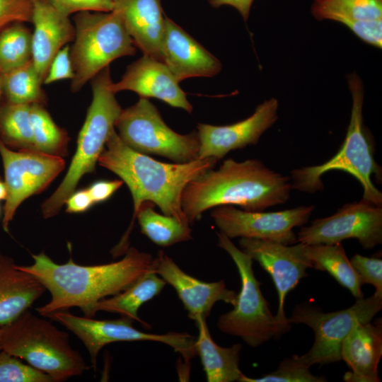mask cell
Masks as SVG:
<instances>
[{"label": "cell", "mask_w": 382, "mask_h": 382, "mask_svg": "<svg viewBox=\"0 0 382 382\" xmlns=\"http://www.w3.org/2000/svg\"><path fill=\"white\" fill-rule=\"evenodd\" d=\"M33 264L17 267L37 278L51 294L50 301L36 308L42 317L55 312L79 308L87 317H94L93 308L100 300L114 296L153 271L154 257L129 248L120 260L97 265H81L71 257L57 264L44 251L33 254Z\"/></svg>", "instance_id": "obj_1"}, {"label": "cell", "mask_w": 382, "mask_h": 382, "mask_svg": "<svg viewBox=\"0 0 382 382\" xmlns=\"http://www.w3.org/2000/svg\"><path fill=\"white\" fill-rule=\"evenodd\" d=\"M217 161L206 158L184 163L161 162L129 148L115 129L98 163L127 185L133 199L134 213L127 231L111 251L113 257L125 253L129 248L128 240L136 214L146 202L157 205L163 214L190 224L181 205L183 190L191 180L213 168Z\"/></svg>", "instance_id": "obj_2"}, {"label": "cell", "mask_w": 382, "mask_h": 382, "mask_svg": "<svg viewBox=\"0 0 382 382\" xmlns=\"http://www.w3.org/2000/svg\"><path fill=\"white\" fill-rule=\"evenodd\" d=\"M290 177L277 173L257 159L238 162L228 158L218 170L209 169L185 187L181 205L190 224L204 212L219 206H238L262 212L290 198Z\"/></svg>", "instance_id": "obj_3"}, {"label": "cell", "mask_w": 382, "mask_h": 382, "mask_svg": "<svg viewBox=\"0 0 382 382\" xmlns=\"http://www.w3.org/2000/svg\"><path fill=\"white\" fill-rule=\"evenodd\" d=\"M352 96L351 117L343 144L337 154L325 163L296 168L291 172L292 189L313 193L323 189L321 177L331 170H342L353 175L363 188L362 200L382 205V193L374 186L371 175L381 176V168L374 156L373 142L364 124V88L355 74L347 77Z\"/></svg>", "instance_id": "obj_4"}, {"label": "cell", "mask_w": 382, "mask_h": 382, "mask_svg": "<svg viewBox=\"0 0 382 382\" xmlns=\"http://www.w3.org/2000/svg\"><path fill=\"white\" fill-rule=\"evenodd\" d=\"M91 81L92 100L78 136L76 152L62 181L41 204L45 219L56 216L66 199L75 191L80 180L86 174L95 171L98 158L122 110L115 93L110 89L112 81L109 66Z\"/></svg>", "instance_id": "obj_5"}, {"label": "cell", "mask_w": 382, "mask_h": 382, "mask_svg": "<svg viewBox=\"0 0 382 382\" xmlns=\"http://www.w3.org/2000/svg\"><path fill=\"white\" fill-rule=\"evenodd\" d=\"M1 340L2 350L26 361L55 382L80 376L89 369L71 347L67 332L28 311L1 326Z\"/></svg>", "instance_id": "obj_6"}, {"label": "cell", "mask_w": 382, "mask_h": 382, "mask_svg": "<svg viewBox=\"0 0 382 382\" xmlns=\"http://www.w3.org/2000/svg\"><path fill=\"white\" fill-rule=\"evenodd\" d=\"M75 36L70 48L74 76L70 88L79 92L114 60L136 53V46L120 14L83 11L74 17Z\"/></svg>", "instance_id": "obj_7"}, {"label": "cell", "mask_w": 382, "mask_h": 382, "mask_svg": "<svg viewBox=\"0 0 382 382\" xmlns=\"http://www.w3.org/2000/svg\"><path fill=\"white\" fill-rule=\"evenodd\" d=\"M216 234L218 245L231 257L241 283L233 309L219 318L218 328L225 334L241 337L252 347L278 338L290 330L291 323L280 320L272 314L262 294L261 284L254 274L250 256L238 248L222 233Z\"/></svg>", "instance_id": "obj_8"}, {"label": "cell", "mask_w": 382, "mask_h": 382, "mask_svg": "<svg viewBox=\"0 0 382 382\" xmlns=\"http://www.w3.org/2000/svg\"><path fill=\"white\" fill-rule=\"evenodd\" d=\"M117 134L129 148L144 154H154L184 163L199 158L197 132L180 134L163 121L149 98H140L122 110L115 123Z\"/></svg>", "instance_id": "obj_9"}, {"label": "cell", "mask_w": 382, "mask_h": 382, "mask_svg": "<svg viewBox=\"0 0 382 382\" xmlns=\"http://www.w3.org/2000/svg\"><path fill=\"white\" fill-rule=\"evenodd\" d=\"M357 299L352 306L330 313L322 312L317 306L306 303L294 307L289 322L305 324L315 334L312 347L303 355L311 366L342 360V342L354 325L371 322L382 308V297L372 295Z\"/></svg>", "instance_id": "obj_10"}, {"label": "cell", "mask_w": 382, "mask_h": 382, "mask_svg": "<svg viewBox=\"0 0 382 382\" xmlns=\"http://www.w3.org/2000/svg\"><path fill=\"white\" fill-rule=\"evenodd\" d=\"M49 318L59 322L71 331L88 350L93 368L102 348L117 342L152 341L166 344L178 352L186 363L196 354V337L183 332L151 334L137 330L130 318L121 316L115 320H96L93 317L75 316L68 311H57Z\"/></svg>", "instance_id": "obj_11"}, {"label": "cell", "mask_w": 382, "mask_h": 382, "mask_svg": "<svg viewBox=\"0 0 382 382\" xmlns=\"http://www.w3.org/2000/svg\"><path fill=\"white\" fill-rule=\"evenodd\" d=\"M0 156L7 189L2 227L8 233L18 207L28 197L47 188L64 170L65 161L63 157L37 151L13 150L1 139Z\"/></svg>", "instance_id": "obj_12"}, {"label": "cell", "mask_w": 382, "mask_h": 382, "mask_svg": "<svg viewBox=\"0 0 382 382\" xmlns=\"http://www.w3.org/2000/svg\"><path fill=\"white\" fill-rule=\"evenodd\" d=\"M314 209L309 205L263 212L224 205L214 207L211 216L220 232L230 239L240 237L293 245L298 243L293 228L306 224Z\"/></svg>", "instance_id": "obj_13"}, {"label": "cell", "mask_w": 382, "mask_h": 382, "mask_svg": "<svg viewBox=\"0 0 382 382\" xmlns=\"http://www.w3.org/2000/svg\"><path fill=\"white\" fill-rule=\"evenodd\" d=\"M304 244H334L348 238L357 239L364 249L382 243V207L361 200L348 203L334 214L313 221L297 233Z\"/></svg>", "instance_id": "obj_14"}, {"label": "cell", "mask_w": 382, "mask_h": 382, "mask_svg": "<svg viewBox=\"0 0 382 382\" xmlns=\"http://www.w3.org/2000/svg\"><path fill=\"white\" fill-rule=\"evenodd\" d=\"M239 245L244 253L257 261L271 276L278 294L276 317L289 321L284 313L286 294L308 274L306 270L313 268L305 253L304 243L284 245L270 241L241 238Z\"/></svg>", "instance_id": "obj_15"}, {"label": "cell", "mask_w": 382, "mask_h": 382, "mask_svg": "<svg viewBox=\"0 0 382 382\" xmlns=\"http://www.w3.org/2000/svg\"><path fill=\"white\" fill-rule=\"evenodd\" d=\"M278 100L270 98L257 106L248 118L225 126L199 123V158H214L218 161L233 150L256 145L262 134L278 119Z\"/></svg>", "instance_id": "obj_16"}, {"label": "cell", "mask_w": 382, "mask_h": 382, "mask_svg": "<svg viewBox=\"0 0 382 382\" xmlns=\"http://www.w3.org/2000/svg\"><path fill=\"white\" fill-rule=\"evenodd\" d=\"M153 272L175 289L189 318L195 321L206 320L218 301L236 304L237 294L228 289L224 280L201 281L182 270L163 250H158L154 257Z\"/></svg>", "instance_id": "obj_17"}, {"label": "cell", "mask_w": 382, "mask_h": 382, "mask_svg": "<svg viewBox=\"0 0 382 382\" xmlns=\"http://www.w3.org/2000/svg\"><path fill=\"white\" fill-rule=\"evenodd\" d=\"M110 89L115 93L131 91L140 98H157L172 107L189 113L192 112V105L186 93L166 64L147 55L143 54L129 64L122 79L118 82H112Z\"/></svg>", "instance_id": "obj_18"}, {"label": "cell", "mask_w": 382, "mask_h": 382, "mask_svg": "<svg viewBox=\"0 0 382 382\" xmlns=\"http://www.w3.org/2000/svg\"><path fill=\"white\" fill-rule=\"evenodd\" d=\"M31 59L42 82L57 53L75 36L74 23L48 0H33Z\"/></svg>", "instance_id": "obj_19"}, {"label": "cell", "mask_w": 382, "mask_h": 382, "mask_svg": "<svg viewBox=\"0 0 382 382\" xmlns=\"http://www.w3.org/2000/svg\"><path fill=\"white\" fill-rule=\"evenodd\" d=\"M163 62L175 79L212 77L221 70V62L171 19L166 16Z\"/></svg>", "instance_id": "obj_20"}, {"label": "cell", "mask_w": 382, "mask_h": 382, "mask_svg": "<svg viewBox=\"0 0 382 382\" xmlns=\"http://www.w3.org/2000/svg\"><path fill=\"white\" fill-rule=\"evenodd\" d=\"M313 16L347 25L364 42L382 47V0H314Z\"/></svg>", "instance_id": "obj_21"}, {"label": "cell", "mask_w": 382, "mask_h": 382, "mask_svg": "<svg viewBox=\"0 0 382 382\" xmlns=\"http://www.w3.org/2000/svg\"><path fill=\"white\" fill-rule=\"evenodd\" d=\"M113 4L136 47L163 62L166 16L161 0H113Z\"/></svg>", "instance_id": "obj_22"}, {"label": "cell", "mask_w": 382, "mask_h": 382, "mask_svg": "<svg viewBox=\"0 0 382 382\" xmlns=\"http://www.w3.org/2000/svg\"><path fill=\"white\" fill-rule=\"evenodd\" d=\"M381 357V318L374 323H357L341 347L342 359L351 369L344 375V381L379 382L378 366Z\"/></svg>", "instance_id": "obj_23"}, {"label": "cell", "mask_w": 382, "mask_h": 382, "mask_svg": "<svg viewBox=\"0 0 382 382\" xmlns=\"http://www.w3.org/2000/svg\"><path fill=\"white\" fill-rule=\"evenodd\" d=\"M45 290L37 278L18 269L12 257L0 252V326L28 311Z\"/></svg>", "instance_id": "obj_24"}, {"label": "cell", "mask_w": 382, "mask_h": 382, "mask_svg": "<svg viewBox=\"0 0 382 382\" xmlns=\"http://www.w3.org/2000/svg\"><path fill=\"white\" fill-rule=\"evenodd\" d=\"M198 329L195 349L208 382L239 381L244 375L239 369L241 344L229 347L218 345L212 338L205 319L195 321Z\"/></svg>", "instance_id": "obj_25"}, {"label": "cell", "mask_w": 382, "mask_h": 382, "mask_svg": "<svg viewBox=\"0 0 382 382\" xmlns=\"http://www.w3.org/2000/svg\"><path fill=\"white\" fill-rule=\"evenodd\" d=\"M166 284L163 278L151 271L122 291L96 303L93 308V316L98 311L117 313L149 326L139 317L138 311L144 303L159 295Z\"/></svg>", "instance_id": "obj_26"}, {"label": "cell", "mask_w": 382, "mask_h": 382, "mask_svg": "<svg viewBox=\"0 0 382 382\" xmlns=\"http://www.w3.org/2000/svg\"><path fill=\"white\" fill-rule=\"evenodd\" d=\"M305 253L314 269L327 271L339 284L357 299L364 297L363 283L347 258L341 243L334 244H304Z\"/></svg>", "instance_id": "obj_27"}, {"label": "cell", "mask_w": 382, "mask_h": 382, "mask_svg": "<svg viewBox=\"0 0 382 382\" xmlns=\"http://www.w3.org/2000/svg\"><path fill=\"white\" fill-rule=\"evenodd\" d=\"M154 204L143 203L138 210L137 218L143 234L153 243L168 247L192 239L190 224L183 223L175 217L155 212Z\"/></svg>", "instance_id": "obj_28"}, {"label": "cell", "mask_w": 382, "mask_h": 382, "mask_svg": "<svg viewBox=\"0 0 382 382\" xmlns=\"http://www.w3.org/2000/svg\"><path fill=\"white\" fill-rule=\"evenodd\" d=\"M0 139L13 150L36 151L30 121V105L8 102L1 105Z\"/></svg>", "instance_id": "obj_29"}, {"label": "cell", "mask_w": 382, "mask_h": 382, "mask_svg": "<svg viewBox=\"0 0 382 382\" xmlns=\"http://www.w3.org/2000/svg\"><path fill=\"white\" fill-rule=\"evenodd\" d=\"M2 92L6 102L17 104L45 103L43 84L32 59L1 74Z\"/></svg>", "instance_id": "obj_30"}, {"label": "cell", "mask_w": 382, "mask_h": 382, "mask_svg": "<svg viewBox=\"0 0 382 382\" xmlns=\"http://www.w3.org/2000/svg\"><path fill=\"white\" fill-rule=\"evenodd\" d=\"M30 121L35 150L64 157L67 155V132L52 120L43 105H30Z\"/></svg>", "instance_id": "obj_31"}, {"label": "cell", "mask_w": 382, "mask_h": 382, "mask_svg": "<svg viewBox=\"0 0 382 382\" xmlns=\"http://www.w3.org/2000/svg\"><path fill=\"white\" fill-rule=\"evenodd\" d=\"M31 32L24 23H11L0 31V73L31 59Z\"/></svg>", "instance_id": "obj_32"}, {"label": "cell", "mask_w": 382, "mask_h": 382, "mask_svg": "<svg viewBox=\"0 0 382 382\" xmlns=\"http://www.w3.org/2000/svg\"><path fill=\"white\" fill-rule=\"evenodd\" d=\"M311 366L301 356L286 357L273 372L260 378H252L243 375L240 382H324L323 376L313 375L310 371Z\"/></svg>", "instance_id": "obj_33"}, {"label": "cell", "mask_w": 382, "mask_h": 382, "mask_svg": "<svg viewBox=\"0 0 382 382\" xmlns=\"http://www.w3.org/2000/svg\"><path fill=\"white\" fill-rule=\"evenodd\" d=\"M0 382H55L47 374L23 363L18 357L0 351Z\"/></svg>", "instance_id": "obj_34"}, {"label": "cell", "mask_w": 382, "mask_h": 382, "mask_svg": "<svg viewBox=\"0 0 382 382\" xmlns=\"http://www.w3.org/2000/svg\"><path fill=\"white\" fill-rule=\"evenodd\" d=\"M350 262L364 284H369L376 289L374 296L382 297V260L355 254Z\"/></svg>", "instance_id": "obj_35"}, {"label": "cell", "mask_w": 382, "mask_h": 382, "mask_svg": "<svg viewBox=\"0 0 382 382\" xmlns=\"http://www.w3.org/2000/svg\"><path fill=\"white\" fill-rule=\"evenodd\" d=\"M33 0H0V31L13 23H31Z\"/></svg>", "instance_id": "obj_36"}, {"label": "cell", "mask_w": 382, "mask_h": 382, "mask_svg": "<svg viewBox=\"0 0 382 382\" xmlns=\"http://www.w3.org/2000/svg\"><path fill=\"white\" fill-rule=\"evenodd\" d=\"M59 11L69 16L83 11L110 12L113 0H48Z\"/></svg>", "instance_id": "obj_37"}, {"label": "cell", "mask_w": 382, "mask_h": 382, "mask_svg": "<svg viewBox=\"0 0 382 382\" xmlns=\"http://www.w3.org/2000/svg\"><path fill=\"white\" fill-rule=\"evenodd\" d=\"M74 76L70 47L67 45L62 47L54 57L43 83L47 85L64 79L71 80Z\"/></svg>", "instance_id": "obj_38"}, {"label": "cell", "mask_w": 382, "mask_h": 382, "mask_svg": "<svg viewBox=\"0 0 382 382\" xmlns=\"http://www.w3.org/2000/svg\"><path fill=\"white\" fill-rule=\"evenodd\" d=\"M123 184L121 179L99 180L91 184L87 189L93 203L97 204L108 199Z\"/></svg>", "instance_id": "obj_39"}, {"label": "cell", "mask_w": 382, "mask_h": 382, "mask_svg": "<svg viewBox=\"0 0 382 382\" xmlns=\"http://www.w3.org/2000/svg\"><path fill=\"white\" fill-rule=\"evenodd\" d=\"M65 204L66 212L70 214L84 212L94 204L88 189L74 191L66 199Z\"/></svg>", "instance_id": "obj_40"}, {"label": "cell", "mask_w": 382, "mask_h": 382, "mask_svg": "<svg viewBox=\"0 0 382 382\" xmlns=\"http://www.w3.org/2000/svg\"><path fill=\"white\" fill-rule=\"evenodd\" d=\"M254 0H209V4L214 8H219L224 5H228L235 8L246 21L248 18L250 10Z\"/></svg>", "instance_id": "obj_41"}, {"label": "cell", "mask_w": 382, "mask_h": 382, "mask_svg": "<svg viewBox=\"0 0 382 382\" xmlns=\"http://www.w3.org/2000/svg\"><path fill=\"white\" fill-rule=\"evenodd\" d=\"M7 197V189L5 182L0 179V201L4 200Z\"/></svg>", "instance_id": "obj_42"}, {"label": "cell", "mask_w": 382, "mask_h": 382, "mask_svg": "<svg viewBox=\"0 0 382 382\" xmlns=\"http://www.w3.org/2000/svg\"><path fill=\"white\" fill-rule=\"evenodd\" d=\"M3 95L2 92V81H1V74L0 73V101H1V97ZM1 106V103H0Z\"/></svg>", "instance_id": "obj_43"}, {"label": "cell", "mask_w": 382, "mask_h": 382, "mask_svg": "<svg viewBox=\"0 0 382 382\" xmlns=\"http://www.w3.org/2000/svg\"><path fill=\"white\" fill-rule=\"evenodd\" d=\"M2 350L1 340V326H0V351Z\"/></svg>", "instance_id": "obj_44"}, {"label": "cell", "mask_w": 382, "mask_h": 382, "mask_svg": "<svg viewBox=\"0 0 382 382\" xmlns=\"http://www.w3.org/2000/svg\"><path fill=\"white\" fill-rule=\"evenodd\" d=\"M1 206H0V216H1Z\"/></svg>", "instance_id": "obj_45"}]
</instances>
